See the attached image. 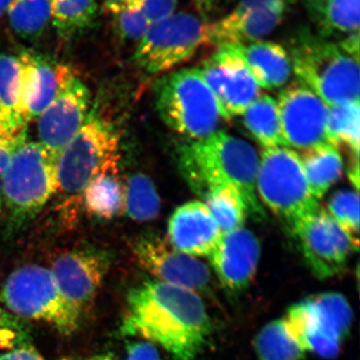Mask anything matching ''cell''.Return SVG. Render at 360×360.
<instances>
[{"label": "cell", "instance_id": "cell-1", "mask_svg": "<svg viewBox=\"0 0 360 360\" xmlns=\"http://www.w3.org/2000/svg\"><path fill=\"white\" fill-rule=\"evenodd\" d=\"M212 319L198 293L151 279L129 290L123 336L158 345L174 360H196L212 335Z\"/></svg>", "mask_w": 360, "mask_h": 360}, {"label": "cell", "instance_id": "cell-2", "mask_svg": "<svg viewBox=\"0 0 360 360\" xmlns=\"http://www.w3.org/2000/svg\"><path fill=\"white\" fill-rule=\"evenodd\" d=\"M258 165L250 143L224 131L186 144L179 153L180 172L194 193L201 196L212 187H231L243 196L248 215L262 220L265 212L255 194Z\"/></svg>", "mask_w": 360, "mask_h": 360}, {"label": "cell", "instance_id": "cell-3", "mask_svg": "<svg viewBox=\"0 0 360 360\" xmlns=\"http://www.w3.org/2000/svg\"><path fill=\"white\" fill-rule=\"evenodd\" d=\"M120 139L115 125L99 115L96 105L84 127L59 153L56 160L58 191L63 212L82 207V194L97 175L120 172Z\"/></svg>", "mask_w": 360, "mask_h": 360}, {"label": "cell", "instance_id": "cell-4", "mask_svg": "<svg viewBox=\"0 0 360 360\" xmlns=\"http://www.w3.org/2000/svg\"><path fill=\"white\" fill-rule=\"evenodd\" d=\"M290 53L296 77L326 105L359 103V60L340 44L303 30L293 40Z\"/></svg>", "mask_w": 360, "mask_h": 360}, {"label": "cell", "instance_id": "cell-5", "mask_svg": "<svg viewBox=\"0 0 360 360\" xmlns=\"http://www.w3.org/2000/svg\"><path fill=\"white\" fill-rule=\"evenodd\" d=\"M56 160L39 142L26 141L14 153L0 184L11 231L30 224L58 191Z\"/></svg>", "mask_w": 360, "mask_h": 360}, {"label": "cell", "instance_id": "cell-6", "mask_svg": "<svg viewBox=\"0 0 360 360\" xmlns=\"http://www.w3.org/2000/svg\"><path fill=\"white\" fill-rule=\"evenodd\" d=\"M0 302L18 319L44 322L60 335L77 333L82 319L66 302L49 267L27 264L13 270L0 288Z\"/></svg>", "mask_w": 360, "mask_h": 360}, {"label": "cell", "instance_id": "cell-7", "mask_svg": "<svg viewBox=\"0 0 360 360\" xmlns=\"http://www.w3.org/2000/svg\"><path fill=\"white\" fill-rule=\"evenodd\" d=\"M155 103L170 129L193 141L217 131L222 118L217 98L198 68H184L161 78L155 86Z\"/></svg>", "mask_w": 360, "mask_h": 360}, {"label": "cell", "instance_id": "cell-8", "mask_svg": "<svg viewBox=\"0 0 360 360\" xmlns=\"http://www.w3.org/2000/svg\"><path fill=\"white\" fill-rule=\"evenodd\" d=\"M288 331L307 352L335 359L352 328L354 312L338 292L309 296L288 309L283 317Z\"/></svg>", "mask_w": 360, "mask_h": 360}, {"label": "cell", "instance_id": "cell-9", "mask_svg": "<svg viewBox=\"0 0 360 360\" xmlns=\"http://www.w3.org/2000/svg\"><path fill=\"white\" fill-rule=\"evenodd\" d=\"M258 193L264 205L290 229L319 207L300 155L288 148H264L257 177Z\"/></svg>", "mask_w": 360, "mask_h": 360}, {"label": "cell", "instance_id": "cell-10", "mask_svg": "<svg viewBox=\"0 0 360 360\" xmlns=\"http://www.w3.org/2000/svg\"><path fill=\"white\" fill-rule=\"evenodd\" d=\"M208 44V25L193 13H175L149 26L137 44L132 59L150 75L168 72L191 60Z\"/></svg>", "mask_w": 360, "mask_h": 360}, {"label": "cell", "instance_id": "cell-11", "mask_svg": "<svg viewBox=\"0 0 360 360\" xmlns=\"http://www.w3.org/2000/svg\"><path fill=\"white\" fill-rule=\"evenodd\" d=\"M288 231L297 241L310 271L321 281L342 272L350 255L359 250L321 207L298 220Z\"/></svg>", "mask_w": 360, "mask_h": 360}, {"label": "cell", "instance_id": "cell-12", "mask_svg": "<svg viewBox=\"0 0 360 360\" xmlns=\"http://www.w3.org/2000/svg\"><path fill=\"white\" fill-rule=\"evenodd\" d=\"M111 264L110 251L85 246L58 255L49 267L61 295L82 321L94 307Z\"/></svg>", "mask_w": 360, "mask_h": 360}, {"label": "cell", "instance_id": "cell-13", "mask_svg": "<svg viewBox=\"0 0 360 360\" xmlns=\"http://www.w3.org/2000/svg\"><path fill=\"white\" fill-rule=\"evenodd\" d=\"M198 70L214 94L224 120L243 115L259 96V85L238 45L217 47Z\"/></svg>", "mask_w": 360, "mask_h": 360}, {"label": "cell", "instance_id": "cell-14", "mask_svg": "<svg viewBox=\"0 0 360 360\" xmlns=\"http://www.w3.org/2000/svg\"><path fill=\"white\" fill-rule=\"evenodd\" d=\"M137 264L160 283L198 293H210L212 274L196 257L175 250L158 234L146 233L132 241Z\"/></svg>", "mask_w": 360, "mask_h": 360}, {"label": "cell", "instance_id": "cell-15", "mask_svg": "<svg viewBox=\"0 0 360 360\" xmlns=\"http://www.w3.org/2000/svg\"><path fill=\"white\" fill-rule=\"evenodd\" d=\"M90 104L89 87L70 68L61 80L56 96L37 117L39 143L58 158L84 127L91 110Z\"/></svg>", "mask_w": 360, "mask_h": 360}, {"label": "cell", "instance_id": "cell-16", "mask_svg": "<svg viewBox=\"0 0 360 360\" xmlns=\"http://www.w3.org/2000/svg\"><path fill=\"white\" fill-rule=\"evenodd\" d=\"M279 116L286 146L309 149L328 143V106L302 82L279 94Z\"/></svg>", "mask_w": 360, "mask_h": 360}, {"label": "cell", "instance_id": "cell-17", "mask_svg": "<svg viewBox=\"0 0 360 360\" xmlns=\"http://www.w3.org/2000/svg\"><path fill=\"white\" fill-rule=\"evenodd\" d=\"M260 252L257 236L245 227L222 233L210 260L220 284L229 295H238L248 290L257 274Z\"/></svg>", "mask_w": 360, "mask_h": 360}, {"label": "cell", "instance_id": "cell-18", "mask_svg": "<svg viewBox=\"0 0 360 360\" xmlns=\"http://www.w3.org/2000/svg\"><path fill=\"white\" fill-rule=\"evenodd\" d=\"M222 232L202 201H189L172 213L167 226V243L191 257H210Z\"/></svg>", "mask_w": 360, "mask_h": 360}, {"label": "cell", "instance_id": "cell-19", "mask_svg": "<svg viewBox=\"0 0 360 360\" xmlns=\"http://www.w3.org/2000/svg\"><path fill=\"white\" fill-rule=\"evenodd\" d=\"M21 68V103L26 122L39 117L58 94L70 66L54 63L37 52L23 51Z\"/></svg>", "mask_w": 360, "mask_h": 360}, {"label": "cell", "instance_id": "cell-20", "mask_svg": "<svg viewBox=\"0 0 360 360\" xmlns=\"http://www.w3.org/2000/svg\"><path fill=\"white\" fill-rule=\"evenodd\" d=\"M286 7L271 6L245 13L232 11L221 20L208 25V44L219 47L259 41L281 25Z\"/></svg>", "mask_w": 360, "mask_h": 360}, {"label": "cell", "instance_id": "cell-21", "mask_svg": "<svg viewBox=\"0 0 360 360\" xmlns=\"http://www.w3.org/2000/svg\"><path fill=\"white\" fill-rule=\"evenodd\" d=\"M238 47L259 87L277 89L288 82L292 66L290 56L281 44L259 40Z\"/></svg>", "mask_w": 360, "mask_h": 360}, {"label": "cell", "instance_id": "cell-22", "mask_svg": "<svg viewBox=\"0 0 360 360\" xmlns=\"http://www.w3.org/2000/svg\"><path fill=\"white\" fill-rule=\"evenodd\" d=\"M27 124L21 103L20 59L0 54V131L23 139Z\"/></svg>", "mask_w": 360, "mask_h": 360}, {"label": "cell", "instance_id": "cell-23", "mask_svg": "<svg viewBox=\"0 0 360 360\" xmlns=\"http://www.w3.org/2000/svg\"><path fill=\"white\" fill-rule=\"evenodd\" d=\"M304 4L321 37L359 32L360 0H304Z\"/></svg>", "mask_w": 360, "mask_h": 360}, {"label": "cell", "instance_id": "cell-24", "mask_svg": "<svg viewBox=\"0 0 360 360\" xmlns=\"http://www.w3.org/2000/svg\"><path fill=\"white\" fill-rule=\"evenodd\" d=\"M118 172L98 174L85 187L80 200L89 217L108 221L124 212V186Z\"/></svg>", "mask_w": 360, "mask_h": 360}, {"label": "cell", "instance_id": "cell-25", "mask_svg": "<svg viewBox=\"0 0 360 360\" xmlns=\"http://www.w3.org/2000/svg\"><path fill=\"white\" fill-rule=\"evenodd\" d=\"M300 160L310 191L317 200L323 198L342 175L343 161L340 150L328 142L305 149Z\"/></svg>", "mask_w": 360, "mask_h": 360}, {"label": "cell", "instance_id": "cell-26", "mask_svg": "<svg viewBox=\"0 0 360 360\" xmlns=\"http://www.w3.org/2000/svg\"><path fill=\"white\" fill-rule=\"evenodd\" d=\"M243 115L246 129L264 148H286L276 99L258 96Z\"/></svg>", "mask_w": 360, "mask_h": 360}, {"label": "cell", "instance_id": "cell-27", "mask_svg": "<svg viewBox=\"0 0 360 360\" xmlns=\"http://www.w3.org/2000/svg\"><path fill=\"white\" fill-rule=\"evenodd\" d=\"M51 23L65 39L77 37L96 23V0H49Z\"/></svg>", "mask_w": 360, "mask_h": 360}, {"label": "cell", "instance_id": "cell-28", "mask_svg": "<svg viewBox=\"0 0 360 360\" xmlns=\"http://www.w3.org/2000/svg\"><path fill=\"white\" fill-rule=\"evenodd\" d=\"M253 345L258 360H302L305 356L283 319L270 321L262 328Z\"/></svg>", "mask_w": 360, "mask_h": 360}, {"label": "cell", "instance_id": "cell-29", "mask_svg": "<svg viewBox=\"0 0 360 360\" xmlns=\"http://www.w3.org/2000/svg\"><path fill=\"white\" fill-rule=\"evenodd\" d=\"M201 198L222 233L243 227L248 212L238 191L229 186H214L203 193Z\"/></svg>", "mask_w": 360, "mask_h": 360}, {"label": "cell", "instance_id": "cell-30", "mask_svg": "<svg viewBox=\"0 0 360 360\" xmlns=\"http://www.w3.org/2000/svg\"><path fill=\"white\" fill-rule=\"evenodd\" d=\"M161 201L155 182L148 175L132 174L124 186V212L139 222L150 221L160 214Z\"/></svg>", "mask_w": 360, "mask_h": 360}, {"label": "cell", "instance_id": "cell-31", "mask_svg": "<svg viewBox=\"0 0 360 360\" xmlns=\"http://www.w3.org/2000/svg\"><path fill=\"white\" fill-rule=\"evenodd\" d=\"M6 13L13 32L25 39H37L51 22L49 0H13Z\"/></svg>", "mask_w": 360, "mask_h": 360}, {"label": "cell", "instance_id": "cell-32", "mask_svg": "<svg viewBox=\"0 0 360 360\" xmlns=\"http://www.w3.org/2000/svg\"><path fill=\"white\" fill-rule=\"evenodd\" d=\"M359 101L328 106V143L336 148L347 146L350 153L359 155Z\"/></svg>", "mask_w": 360, "mask_h": 360}, {"label": "cell", "instance_id": "cell-33", "mask_svg": "<svg viewBox=\"0 0 360 360\" xmlns=\"http://www.w3.org/2000/svg\"><path fill=\"white\" fill-rule=\"evenodd\" d=\"M329 214L347 233L352 245L359 248V191L345 189L333 194L328 203Z\"/></svg>", "mask_w": 360, "mask_h": 360}, {"label": "cell", "instance_id": "cell-34", "mask_svg": "<svg viewBox=\"0 0 360 360\" xmlns=\"http://www.w3.org/2000/svg\"><path fill=\"white\" fill-rule=\"evenodd\" d=\"M32 343L25 321L0 307V354Z\"/></svg>", "mask_w": 360, "mask_h": 360}, {"label": "cell", "instance_id": "cell-35", "mask_svg": "<svg viewBox=\"0 0 360 360\" xmlns=\"http://www.w3.org/2000/svg\"><path fill=\"white\" fill-rule=\"evenodd\" d=\"M111 14L115 32L124 41H141L150 26L142 14L131 6L124 7Z\"/></svg>", "mask_w": 360, "mask_h": 360}, {"label": "cell", "instance_id": "cell-36", "mask_svg": "<svg viewBox=\"0 0 360 360\" xmlns=\"http://www.w3.org/2000/svg\"><path fill=\"white\" fill-rule=\"evenodd\" d=\"M65 360H161L158 347L146 340H134L127 343L122 354L117 352L90 355L79 359Z\"/></svg>", "mask_w": 360, "mask_h": 360}, {"label": "cell", "instance_id": "cell-37", "mask_svg": "<svg viewBox=\"0 0 360 360\" xmlns=\"http://www.w3.org/2000/svg\"><path fill=\"white\" fill-rule=\"evenodd\" d=\"M177 4V0H134L127 6L139 11L151 25L167 20L174 14Z\"/></svg>", "mask_w": 360, "mask_h": 360}, {"label": "cell", "instance_id": "cell-38", "mask_svg": "<svg viewBox=\"0 0 360 360\" xmlns=\"http://www.w3.org/2000/svg\"><path fill=\"white\" fill-rule=\"evenodd\" d=\"M25 141H26V137L15 139L0 131V179L6 174L14 153Z\"/></svg>", "mask_w": 360, "mask_h": 360}, {"label": "cell", "instance_id": "cell-39", "mask_svg": "<svg viewBox=\"0 0 360 360\" xmlns=\"http://www.w3.org/2000/svg\"><path fill=\"white\" fill-rule=\"evenodd\" d=\"M0 360H49L40 354L32 343L14 348L0 354Z\"/></svg>", "mask_w": 360, "mask_h": 360}, {"label": "cell", "instance_id": "cell-40", "mask_svg": "<svg viewBox=\"0 0 360 360\" xmlns=\"http://www.w3.org/2000/svg\"><path fill=\"white\" fill-rule=\"evenodd\" d=\"M278 6H288V0H238L233 11L245 13V11H257V9Z\"/></svg>", "mask_w": 360, "mask_h": 360}, {"label": "cell", "instance_id": "cell-41", "mask_svg": "<svg viewBox=\"0 0 360 360\" xmlns=\"http://www.w3.org/2000/svg\"><path fill=\"white\" fill-rule=\"evenodd\" d=\"M193 6L198 9V13L200 14V18L206 20L207 16L213 11V7L215 6L217 0H191Z\"/></svg>", "mask_w": 360, "mask_h": 360}, {"label": "cell", "instance_id": "cell-42", "mask_svg": "<svg viewBox=\"0 0 360 360\" xmlns=\"http://www.w3.org/2000/svg\"><path fill=\"white\" fill-rule=\"evenodd\" d=\"M352 155V161L350 163L349 169H348V177H349L350 181L352 182L355 187V191H359V155Z\"/></svg>", "mask_w": 360, "mask_h": 360}, {"label": "cell", "instance_id": "cell-43", "mask_svg": "<svg viewBox=\"0 0 360 360\" xmlns=\"http://www.w3.org/2000/svg\"><path fill=\"white\" fill-rule=\"evenodd\" d=\"M104 6L110 13H115L131 4L134 0H103Z\"/></svg>", "mask_w": 360, "mask_h": 360}, {"label": "cell", "instance_id": "cell-44", "mask_svg": "<svg viewBox=\"0 0 360 360\" xmlns=\"http://www.w3.org/2000/svg\"><path fill=\"white\" fill-rule=\"evenodd\" d=\"M11 1H13V0H0V16L4 15V14L6 13L7 9H8L9 6H11Z\"/></svg>", "mask_w": 360, "mask_h": 360}, {"label": "cell", "instance_id": "cell-45", "mask_svg": "<svg viewBox=\"0 0 360 360\" xmlns=\"http://www.w3.org/2000/svg\"><path fill=\"white\" fill-rule=\"evenodd\" d=\"M1 189H0V205H1Z\"/></svg>", "mask_w": 360, "mask_h": 360}]
</instances>
